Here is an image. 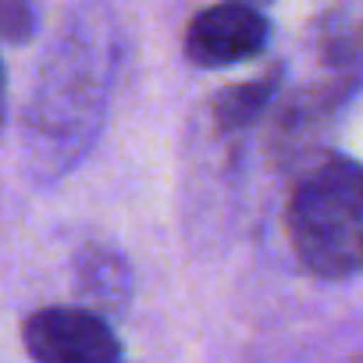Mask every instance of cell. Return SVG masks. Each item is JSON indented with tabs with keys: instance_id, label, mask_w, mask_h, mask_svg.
Returning a JSON list of instances; mask_svg holds the SVG:
<instances>
[{
	"instance_id": "cell-1",
	"label": "cell",
	"mask_w": 363,
	"mask_h": 363,
	"mask_svg": "<svg viewBox=\"0 0 363 363\" xmlns=\"http://www.w3.org/2000/svg\"><path fill=\"white\" fill-rule=\"evenodd\" d=\"M111 86L107 50L82 29L61 36L50 50L22 118L26 164L40 182L72 171L93 146Z\"/></svg>"
},
{
	"instance_id": "cell-2",
	"label": "cell",
	"mask_w": 363,
	"mask_h": 363,
	"mask_svg": "<svg viewBox=\"0 0 363 363\" xmlns=\"http://www.w3.org/2000/svg\"><path fill=\"white\" fill-rule=\"evenodd\" d=\"M285 232L303 271L324 281L363 274V164L317 160L289 196Z\"/></svg>"
},
{
	"instance_id": "cell-3",
	"label": "cell",
	"mask_w": 363,
	"mask_h": 363,
	"mask_svg": "<svg viewBox=\"0 0 363 363\" xmlns=\"http://www.w3.org/2000/svg\"><path fill=\"white\" fill-rule=\"evenodd\" d=\"M33 363H121V342L107 317L86 306H43L22 320Z\"/></svg>"
},
{
	"instance_id": "cell-4",
	"label": "cell",
	"mask_w": 363,
	"mask_h": 363,
	"mask_svg": "<svg viewBox=\"0 0 363 363\" xmlns=\"http://www.w3.org/2000/svg\"><path fill=\"white\" fill-rule=\"evenodd\" d=\"M271 40V22L257 4L221 0L193 15L186 29V57L196 68H232L264 54Z\"/></svg>"
},
{
	"instance_id": "cell-5",
	"label": "cell",
	"mask_w": 363,
	"mask_h": 363,
	"mask_svg": "<svg viewBox=\"0 0 363 363\" xmlns=\"http://www.w3.org/2000/svg\"><path fill=\"white\" fill-rule=\"evenodd\" d=\"M75 292L82 306L107 317L132 303V271L125 257L111 246H82L75 257Z\"/></svg>"
},
{
	"instance_id": "cell-6",
	"label": "cell",
	"mask_w": 363,
	"mask_h": 363,
	"mask_svg": "<svg viewBox=\"0 0 363 363\" xmlns=\"http://www.w3.org/2000/svg\"><path fill=\"white\" fill-rule=\"evenodd\" d=\"M278 79H281L278 72H264L257 79H246V82H235V86H225L221 93H214V100H211L214 125L221 132L250 128L278 96Z\"/></svg>"
},
{
	"instance_id": "cell-7",
	"label": "cell",
	"mask_w": 363,
	"mask_h": 363,
	"mask_svg": "<svg viewBox=\"0 0 363 363\" xmlns=\"http://www.w3.org/2000/svg\"><path fill=\"white\" fill-rule=\"evenodd\" d=\"M36 29V8L33 0H0V40L26 43Z\"/></svg>"
},
{
	"instance_id": "cell-8",
	"label": "cell",
	"mask_w": 363,
	"mask_h": 363,
	"mask_svg": "<svg viewBox=\"0 0 363 363\" xmlns=\"http://www.w3.org/2000/svg\"><path fill=\"white\" fill-rule=\"evenodd\" d=\"M4 121H8V75L0 65V132H4Z\"/></svg>"
},
{
	"instance_id": "cell-9",
	"label": "cell",
	"mask_w": 363,
	"mask_h": 363,
	"mask_svg": "<svg viewBox=\"0 0 363 363\" xmlns=\"http://www.w3.org/2000/svg\"><path fill=\"white\" fill-rule=\"evenodd\" d=\"M246 4H257V8H260V4H264V0H246Z\"/></svg>"
}]
</instances>
